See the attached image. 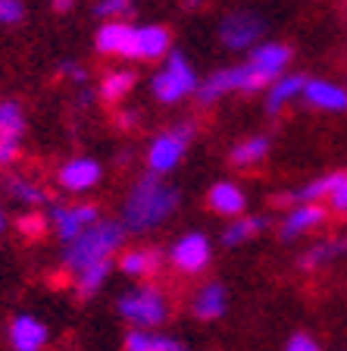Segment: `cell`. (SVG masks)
Masks as SVG:
<instances>
[{"label":"cell","mask_w":347,"mask_h":351,"mask_svg":"<svg viewBox=\"0 0 347 351\" xmlns=\"http://www.w3.org/2000/svg\"><path fill=\"white\" fill-rule=\"evenodd\" d=\"M179 204H181V191L169 179L144 173L125 195L119 223H123V229L129 235H144L151 229L163 226L166 219H172Z\"/></svg>","instance_id":"6da1fadb"},{"label":"cell","mask_w":347,"mask_h":351,"mask_svg":"<svg viewBox=\"0 0 347 351\" xmlns=\"http://www.w3.org/2000/svg\"><path fill=\"white\" fill-rule=\"evenodd\" d=\"M125 235L129 232L123 229L119 219L103 217L97 226L79 235L73 245H63V270L69 276H79L81 270H91V267H101V263H116V257L123 254Z\"/></svg>","instance_id":"7a4b0ae2"},{"label":"cell","mask_w":347,"mask_h":351,"mask_svg":"<svg viewBox=\"0 0 347 351\" xmlns=\"http://www.w3.org/2000/svg\"><path fill=\"white\" fill-rule=\"evenodd\" d=\"M116 311L129 323V329L159 332V326L172 314V301L159 282H138L116 298Z\"/></svg>","instance_id":"3957f363"},{"label":"cell","mask_w":347,"mask_h":351,"mask_svg":"<svg viewBox=\"0 0 347 351\" xmlns=\"http://www.w3.org/2000/svg\"><path fill=\"white\" fill-rule=\"evenodd\" d=\"M197 88H201V75H197L194 63L188 60V53L179 51V47H175V51L163 60V66L151 75V95H153V101L163 104V107L181 104L185 97L197 95Z\"/></svg>","instance_id":"277c9868"},{"label":"cell","mask_w":347,"mask_h":351,"mask_svg":"<svg viewBox=\"0 0 347 351\" xmlns=\"http://www.w3.org/2000/svg\"><path fill=\"white\" fill-rule=\"evenodd\" d=\"M194 135H197V125L191 123V119H181V123L157 132V135L151 138V145H147V151H144L147 173L163 176V179H166L169 173H175L179 163L185 160V154H188Z\"/></svg>","instance_id":"5b68a950"},{"label":"cell","mask_w":347,"mask_h":351,"mask_svg":"<svg viewBox=\"0 0 347 351\" xmlns=\"http://www.w3.org/2000/svg\"><path fill=\"white\" fill-rule=\"evenodd\" d=\"M266 88H269V82L263 79L253 66H247V60H244V63L213 69V73L201 82L194 97L203 104V107H210V104L222 101L225 95H260Z\"/></svg>","instance_id":"8992f818"},{"label":"cell","mask_w":347,"mask_h":351,"mask_svg":"<svg viewBox=\"0 0 347 351\" xmlns=\"http://www.w3.org/2000/svg\"><path fill=\"white\" fill-rule=\"evenodd\" d=\"M172 51H175L172 32L166 25H159V22H141V25H135L131 22L123 60H131V63H157V60H166Z\"/></svg>","instance_id":"52a82bcc"},{"label":"cell","mask_w":347,"mask_h":351,"mask_svg":"<svg viewBox=\"0 0 347 351\" xmlns=\"http://www.w3.org/2000/svg\"><path fill=\"white\" fill-rule=\"evenodd\" d=\"M222 47L229 51H247L250 53L260 41H266V19H263L257 10H229V13L219 19L216 29Z\"/></svg>","instance_id":"ba28073f"},{"label":"cell","mask_w":347,"mask_h":351,"mask_svg":"<svg viewBox=\"0 0 347 351\" xmlns=\"http://www.w3.org/2000/svg\"><path fill=\"white\" fill-rule=\"evenodd\" d=\"M101 207L91 204V201H75V204H51L47 210V223H51L53 235L60 239V245H73L79 235H85L91 226L101 223Z\"/></svg>","instance_id":"9c48e42d"},{"label":"cell","mask_w":347,"mask_h":351,"mask_svg":"<svg viewBox=\"0 0 347 351\" xmlns=\"http://www.w3.org/2000/svg\"><path fill=\"white\" fill-rule=\"evenodd\" d=\"M166 261L172 263V270H179L181 276H201V273L213 263L210 235L201 232V229H194V232H181L179 239L169 245Z\"/></svg>","instance_id":"30bf717a"},{"label":"cell","mask_w":347,"mask_h":351,"mask_svg":"<svg viewBox=\"0 0 347 351\" xmlns=\"http://www.w3.org/2000/svg\"><path fill=\"white\" fill-rule=\"evenodd\" d=\"M29 132V119L19 101H0V169L13 167L22 157V141Z\"/></svg>","instance_id":"8fae6325"},{"label":"cell","mask_w":347,"mask_h":351,"mask_svg":"<svg viewBox=\"0 0 347 351\" xmlns=\"http://www.w3.org/2000/svg\"><path fill=\"white\" fill-rule=\"evenodd\" d=\"M103 182V167L101 160L79 154V157H69L57 167V185L66 195H88Z\"/></svg>","instance_id":"7c38bea8"},{"label":"cell","mask_w":347,"mask_h":351,"mask_svg":"<svg viewBox=\"0 0 347 351\" xmlns=\"http://www.w3.org/2000/svg\"><path fill=\"white\" fill-rule=\"evenodd\" d=\"M326 219H329L326 204H304V201H297L291 210H285L282 223H279V239L300 241L304 235H310V232L326 226Z\"/></svg>","instance_id":"4fadbf2b"},{"label":"cell","mask_w":347,"mask_h":351,"mask_svg":"<svg viewBox=\"0 0 347 351\" xmlns=\"http://www.w3.org/2000/svg\"><path fill=\"white\" fill-rule=\"evenodd\" d=\"M163 251L153 245H135V248H123V254L116 257V270L125 273L129 279L138 282H153L159 270H163Z\"/></svg>","instance_id":"5bb4252c"},{"label":"cell","mask_w":347,"mask_h":351,"mask_svg":"<svg viewBox=\"0 0 347 351\" xmlns=\"http://www.w3.org/2000/svg\"><path fill=\"white\" fill-rule=\"evenodd\" d=\"M7 342L13 351H44L51 342V326L38 314H16L7 326Z\"/></svg>","instance_id":"9a60e30c"},{"label":"cell","mask_w":347,"mask_h":351,"mask_svg":"<svg viewBox=\"0 0 347 351\" xmlns=\"http://www.w3.org/2000/svg\"><path fill=\"white\" fill-rule=\"evenodd\" d=\"M291 60H294V51H291L285 41H260L250 53H247V66H253L269 85L288 73Z\"/></svg>","instance_id":"2e32d148"},{"label":"cell","mask_w":347,"mask_h":351,"mask_svg":"<svg viewBox=\"0 0 347 351\" xmlns=\"http://www.w3.org/2000/svg\"><path fill=\"white\" fill-rule=\"evenodd\" d=\"M207 207H210L216 217L225 219H238L247 213V191L244 185H238L235 179H219L207 189Z\"/></svg>","instance_id":"e0dca14e"},{"label":"cell","mask_w":347,"mask_h":351,"mask_svg":"<svg viewBox=\"0 0 347 351\" xmlns=\"http://www.w3.org/2000/svg\"><path fill=\"white\" fill-rule=\"evenodd\" d=\"M304 104L322 113H347V85L332 79H307Z\"/></svg>","instance_id":"ac0fdd59"},{"label":"cell","mask_w":347,"mask_h":351,"mask_svg":"<svg viewBox=\"0 0 347 351\" xmlns=\"http://www.w3.org/2000/svg\"><path fill=\"white\" fill-rule=\"evenodd\" d=\"M229 311V289L222 282H203L191 295V314L203 323H216Z\"/></svg>","instance_id":"d6986e66"},{"label":"cell","mask_w":347,"mask_h":351,"mask_svg":"<svg viewBox=\"0 0 347 351\" xmlns=\"http://www.w3.org/2000/svg\"><path fill=\"white\" fill-rule=\"evenodd\" d=\"M0 189H3V195L10 201L22 204L25 210H38L41 204H47L44 185H38L35 179H29V176H22V173H3L0 176Z\"/></svg>","instance_id":"ffe728a7"},{"label":"cell","mask_w":347,"mask_h":351,"mask_svg":"<svg viewBox=\"0 0 347 351\" xmlns=\"http://www.w3.org/2000/svg\"><path fill=\"white\" fill-rule=\"evenodd\" d=\"M304 85H307V75L291 73V69L282 79H275L272 85L266 88V113L269 117H279L288 104L300 101V97H304Z\"/></svg>","instance_id":"44dd1931"},{"label":"cell","mask_w":347,"mask_h":351,"mask_svg":"<svg viewBox=\"0 0 347 351\" xmlns=\"http://www.w3.org/2000/svg\"><path fill=\"white\" fill-rule=\"evenodd\" d=\"M269 226V217L263 213H244L238 219H229L222 229V245L225 248H241V245H250L253 239H260Z\"/></svg>","instance_id":"7402d4cb"},{"label":"cell","mask_w":347,"mask_h":351,"mask_svg":"<svg viewBox=\"0 0 347 351\" xmlns=\"http://www.w3.org/2000/svg\"><path fill=\"white\" fill-rule=\"evenodd\" d=\"M269 151H272V141H269V135H247V138L235 141L229 151V163L238 169H253L260 167L263 160L269 157Z\"/></svg>","instance_id":"603a6c76"},{"label":"cell","mask_w":347,"mask_h":351,"mask_svg":"<svg viewBox=\"0 0 347 351\" xmlns=\"http://www.w3.org/2000/svg\"><path fill=\"white\" fill-rule=\"evenodd\" d=\"M123 351H191L181 339L169 332H144V329H129L123 339Z\"/></svg>","instance_id":"cb8c5ba5"},{"label":"cell","mask_w":347,"mask_h":351,"mask_svg":"<svg viewBox=\"0 0 347 351\" xmlns=\"http://www.w3.org/2000/svg\"><path fill=\"white\" fill-rule=\"evenodd\" d=\"M131 22H101L94 32V51L101 57H123Z\"/></svg>","instance_id":"d4e9b609"},{"label":"cell","mask_w":347,"mask_h":351,"mask_svg":"<svg viewBox=\"0 0 347 351\" xmlns=\"http://www.w3.org/2000/svg\"><path fill=\"white\" fill-rule=\"evenodd\" d=\"M135 85H138L135 69H110L101 79V85H97V95L107 104H123L135 91Z\"/></svg>","instance_id":"484cf974"},{"label":"cell","mask_w":347,"mask_h":351,"mask_svg":"<svg viewBox=\"0 0 347 351\" xmlns=\"http://www.w3.org/2000/svg\"><path fill=\"white\" fill-rule=\"evenodd\" d=\"M341 257V248H338V239H319V241H313L310 248H304L300 251V257H297V267L304 273H316V270H322V267H329L332 261H338Z\"/></svg>","instance_id":"4316f807"},{"label":"cell","mask_w":347,"mask_h":351,"mask_svg":"<svg viewBox=\"0 0 347 351\" xmlns=\"http://www.w3.org/2000/svg\"><path fill=\"white\" fill-rule=\"evenodd\" d=\"M13 226L22 239L41 241L44 235H47V229H51V223H47V213H41V210H22L19 217H16Z\"/></svg>","instance_id":"83f0119b"},{"label":"cell","mask_w":347,"mask_h":351,"mask_svg":"<svg viewBox=\"0 0 347 351\" xmlns=\"http://www.w3.org/2000/svg\"><path fill=\"white\" fill-rule=\"evenodd\" d=\"M322 204H326L329 213L347 217V169H335L332 173V185H329V195Z\"/></svg>","instance_id":"f1b7e54d"},{"label":"cell","mask_w":347,"mask_h":351,"mask_svg":"<svg viewBox=\"0 0 347 351\" xmlns=\"http://www.w3.org/2000/svg\"><path fill=\"white\" fill-rule=\"evenodd\" d=\"M135 13V3L129 0H101L94 3V16L103 22H125V16Z\"/></svg>","instance_id":"f546056e"},{"label":"cell","mask_w":347,"mask_h":351,"mask_svg":"<svg viewBox=\"0 0 347 351\" xmlns=\"http://www.w3.org/2000/svg\"><path fill=\"white\" fill-rule=\"evenodd\" d=\"M29 16V7L22 0H0V25H19Z\"/></svg>","instance_id":"4dcf8cb0"},{"label":"cell","mask_w":347,"mask_h":351,"mask_svg":"<svg viewBox=\"0 0 347 351\" xmlns=\"http://www.w3.org/2000/svg\"><path fill=\"white\" fill-rule=\"evenodd\" d=\"M282 351H322V345H319V339L310 336V332H294V336L285 342Z\"/></svg>","instance_id":"1f68e13d"},{"label":"cell","mask_w":347,"mask_h":351,"mask_svg":"<svg viewBox=\"0 0 347 351\" xmlns=\"http://www.w3.org/2000/svg\"><path fill=\"white\" fill-rule=\"evenodd\" d=\"M60 73L69 82H75V85H85L88 82V69L81 63H75V60H63V69H60Z\"/></svg>","instance_id":"d6a6232c"},{"label":"cell","mask_w":347,"mask_h":351,"mask_svg":"<svg viewBox=\"0 0 347 351\" xmlns=\"http://www.w3.org/2000/svg\"><path fill=\"white\" fill-rule=\"evenodd\" d=\"M138 117H141L138 110L119 107V110H116V125H119V129H135V125H138Z\"/></svg>","instance_id":"836d02e7"},{"label":"cell","mask_w":347,"mask_h":351,"mask_svg":"<svg viewBox=\"0 0 347 351\" xmlns=\"http://www.w3.org/2000/svg\"><path fill=\"white\" fill-rule=\"evenodd\" d=\"M51 7H53V10H57V13H69V10H73V7H75V3H73V0H53Z\"/></svg>","instance_id":"e575fe53"},{"label":"cell","mask_w":347,"mask_h":351,"mask_svg":"<svg viewBox=\"0 0 347 351\" xmlns=\"http://www.w3.org/2000/svg\"><path fill=\"white\" fill-rule=\"evenodd\" d=\"M335 239H338V248H341V257H344V254H347V229H344V232H341V235H335Z\"/></svg>","instance_id":"d590c367"},{"label":"cell","mask_w":347,"mask_h":351,"mask_svg":"<svg viewBox=\"0 0 347 351\" xmlns=\"http://www.w3.org/2000/svg\"><path fill=\"white\" fill-rule=\"evenodd\" d=\"M7 232V213H3V204H0V235Z\"/></svg>","instance_id":"8d00e7d4"}]
</instances>
